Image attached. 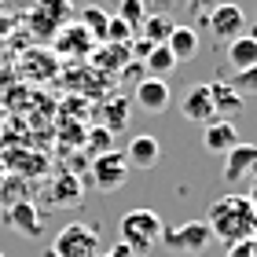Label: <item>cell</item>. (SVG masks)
<instances>
[{"label":"cell","instance_id":"17","mask_svg":"<svg viewBox=\"0 0 257 257\" xmlns=\"http://www.w3.org/2000/svg\"><path fill=\"white\" fill-rule=\"evenodd\" d=\"M224 59L231 70H246V66H257V41L250 37V33H242V37L228 41L224 48Z\"/></svg>","mask_w":257,"mask_h":257},{"label":"cell","instance_id":"27","mask_svg":"<svg viewBox=\"0 0 257 257\" xmlns=\"http://www.w3.org/2000/svg\"><path fill=\"white\" fill-rule=\"evenodd\" d=\"M110 140H114V133H110V128H92V133H88V144L96 147V155L110 151Z\"/></svg>","mask_w":257,"mask_h":257},{"label":"cell","instance_id":"16","mask_svg":"<svg viewBox=\"0 0 257 257\" xmlns=\"http://www.w3.org/2000/svg\"><path fill=\"white\" fill-rule=\"evenodd\" d=\"M166 48L173 52V59H177V66H180V63L195 59V52H198V33H195L191 26H173V33L166 37Z\"/></svg>","mask_w":257,"mask_h":257},{"label":"cell","instance_id":"5","mask_svg":"<svg viewBox=\"0 0 257 257\" xmlns=\"http://www.w3.org/2000/svg\"><path fill=\"white\" fill-rule=\"evenodd\" d=\"M206 26H209V33H213L217 41L228 44V41H235V37L246 33V11L239 4H231V0H224V4H217L206 15Z\"/></svg>","mask_w":257,"mask_h":257},{"label":"cell","instance_id":"29","mask_svg":"<svg viewBox=\"0 0 257 257\" xmlns=\"http://www.w3.org/2000/svg\"><path fill=\"white\" fill-rule=\"evenodd\" d=\"M188 4H191L195 11H202V15H209V11H213L217 4H224V0H188Z\"/></svg>","mask_w":257,"mask_h":257},{"label":"cell","instance_id":"18","mask_svg":"<svg viewBox=\"0 0 257 257\" xmlns=\"http://www.w3.org/2000/svg\"><path fill=\"white\" fill-rule=\"evenodd\" d=\"M81 195H85V191H81V180L70 177V173H63V177L48 188V202L52 206H77Z\"/></svg>","mask_w":257,"mask_h":257},{"label":"cell","instance_id":"22","mask_svg":"<svg viewBox=\"0 0 257 257\" xmlns=\"http://www.w3.org/2000/svg\"><path fill=\"white\" fill-rule=\"evenodd\" d=\"M103 128H110V133H121V128L128 125V99L121 96H110L107 103H103Z\"/></svg>","mask_w":257,"mask_h":257},{"label":"cell","instance_id":"7","mask_svg":"<svg viewBox=\"0 0 257 257\" xmlns=\"http://www.w3.org/2000/svg\"><path fill=\"white\" fill-rule=\"evenodd\" d=\"M70 11H74L70 0H37V8L30 15V26H33V33H41V41H48L66 26Z\"/></svg>","mask_w":257,"mask_h":257},{"label":"cell","instance_id":"21","mask_svg":"<svg viewBox=\"0 0 257 257\" xmlns=\"http://www.w3.org/2000/svg\"><path fill=\"white\" fill-rule=\"evenodd\" d=\"M173 33V22L162 15V11H147L144 26H140V37L151 41V44H166V37Z\"/></svg>","mask_w":257,"mask_h":257},{"label":"cell","instance_id":"23","mask_svg":"<svg viewBox=\"0 0 257 257\" xmlns=\"http://www.w3.org/2000/svg\"><path fill=\"white\" fill-rule=\"evenodd\" d=\"M92 55H96L103 66H114V70H125L128 63H133L128 59V44H96Z\"/></svg>","mask_w":257,"mask_h":257},{"label":"cell","instance_id":"31","mask_svg":"<svg viewBox=\"0 0 257 257\" xmlns=\"http://www.w3.org/2000/svg\"><path fill=\"white\" fill-rule=\"evenodd\" d=\"M151 48H155V44H151V41H144V37H136V48H133V52L140 55V59H144V55H147Z\"/></svg>","mask_w":257,"mask_h":257},{"label":"cell","instance_id":"20","mask_svg":"<svg viewBox=\"0 0 257 257\" xmlns=\"http://www.w3.org/2000/svg\"><path fill=\"white\" fill-rule=\"evenodd\" d=\"M107 22H110V11H107V8L88 4L85 11H81V26L88 30V37L96 41V44H103V41H107Z\"/></svg>","mask_w":257,"mask_h":257},{"label":"cell","instance_id":"1","mask_svg":"<svg viewBox=\"0 0 257 257\" xmlns=\"http://www.w3.org/2000/svg\"><path fill=\"white\" fill-rule=\"evenodd\" d=\"M206 224L209 231H213V239H220L224 246H231V242H250L257 235V213L250 206L246 195H220L213 206H209L206 213Z\"/></svg>","mask_w":257,"mask_h":257},{"label":"cell","instance_id":"14","mask_svg":"<svg viewBox=\"0 0 257 257\" xmlns=\"http://www.w3.org/2000/svg\"><path fill=\"white\" fill-rule=\"evenodd\" d=\"M209 99H213V114L224 118V121H235L239 114L246 110V99H242L228 81H213V85H209Z\"/></svg>","mask_w":257,"mask_h":257},{"label":"cell","instance_id":"32","mask_svg":"<svg viewBox=\"0 0 257 257\" xmlns=\"http://www.w3.org/2000/svg\"><path fill=\"white\" fill-rule=\"evenodd\" d=\"M246 198H250V206H253V213H257V180H253V188H250V195H246Z\"/></svg>","mask_w":257,"mask_h":257},{"label":"cell","instance_id":"19","mask_svg":"<svg viewBox=\"0 0 257 257\" xmlns=\"http://www.w3.org/2000/svg\"><path fill=\"white\" fill-rule=\"evenodd\" d=\"M144 70H151L147 77H162V81H166V74L177 70V59H173V52L166 48V44H155V48L144 55Z\"/></svg>","mask_w":257,"mask_h":257},{"label":"cell","instance_id":"6","mask_svg":"<svg viewBox=\"0 0 257 257\" xmlns=\"http://www.w3.org/2000/svg\"><path fill=\"white\" fill-rule=\"evenodd\" d=\"M92 180L99 184V191H121L128 180V162L121 151H103L92 158Z\"/></svg>","mask_w":257,"mask_h":257},{"label":"cell","instance_id":"4","mask_svg":"<svg viewBox=\"0 0 257 257\" xmlns=\"http://www.w3.org/2000/svg\"><path fill=\"white\" fill-rule=\"evenodd\" d=\"M162 242L177 253H206L213 246V231H209L206 220H188V224H177V228H166L162 231Z\"/></svg>","mask_w":257,"mask_h":257},{"label":"cell","instance_id":"33","mask_svg":"<svg viewBox=\"0 0 257 257\" xmlns=\"http://www.w3.org/2000/svg\"><path fill=\"white\" fill-rule=\"evenodd\" d=\"M44 257H59V253H55V250H44Z\"/></svg>","mask_w":257,"mask_h":257},{"label":"cell","instance_id":"2","mask_svg":"<svg viewBox=\"0 0 257 257\" xmlns=\"http://www.w3.org/2000/svg\"><path fill=\"white\" fill-rule=\"evenodd\" d=\"M118 228H121V246L133 250V257L155 253V246L162 242V231H166V224H162V217L155 209H128Z\"/></svg>","mask_w":257,"mask_h":257},{"label":"cell","instance_id":"34","mask_svg":"<svg viewBox=\"0 0 257 257\" xmlns=\"http://www.w3.org/2000/svg\"><path fill=\"white\" fill-rule=\"evenodd\" d=\"M0 257H4V250H0Z\"/></svg>","mask_w":257,"mask_h":257},{"label":"cell","instance_id":"28","mask_svg":"<svg viewBox=\"0 0 257 257\" xmlns=\"http://www.w3.org/2000/svg\"><path fill=\"white\" fill-rule=\"evenodd\" d=\"M224 257H253V250H250V242H231Z\"/></svg>","mask_w":257,"mask_h":257},{"label":"cell","instance_id":"12","mask_svg":"<svg viewBox=\"0 0 257 257\" xmlns=\"http://www.w3.org/2000/svg\"><path fill=\"white\" fill-rule=\"evenodd\" d=\"M180 114L188 121H195V125H209V121H213L217 114H213V99H209V85H195V88L184 92Z\"/></svg>","mask_w":257,"mask_h":257},{"label":"cell","instance_id":"13","mask_svg":"<svg viewBox=\"0 0 257 257\" xmlns=\"http://www.w3.org/2000/svg\"><path fill=\"white\" fill-rule=\"evenodd\" d=\"M125 162H128V169H155L158 162H162V144H158L155 136L140 133V136H133V140H128Z\"/></svg>","mask_w":257,"mask_h":257},{"label":"cell","instance_id":"10","mask_svg":"<svg viewBox=\"0 0 257 257\" xmlns=\"http://www.w3.org/2000/svg\"><path fill=\"white\" fill-rule=\"evenodd\" d=\"M235 144H239V128H235V121L213 118L209 125H202V147L209 151V155H220V158H224Z\"/></svg>","mask_w":257,"mask_h":257},{"label":"cell","instance_id":"3","mask_svg":"<svg viewBox=\"0 0 257 257\" xmlns=\"http://www.w3.org/2000/svg\"><path fill=\"white\" fill-rule=\"evenodd\" d=\"M48 250H55L59 257H99V231L92 224L70 220V224L59 228V235Z\"/></svg>","mask_w":257,"mask_h":257},{"label":"cell","instance_id":"24","mask_svg":"<svg viewBox=\"0 0 257 257\" xmlns=\"http://www.w3.org/2000/svg\"><path fill=\"white\" fill-rule=\"evenodd\" d=\"M118 19L133 33H140V26H144V19H147V4H144V0H121V4H118Z\"/></svg>","mask_w":257,"mask_h":257},{"label":"cell","instance_id":"9","mask_svg":"<svg viewBox=\"0 0 257 257\" xmlns=\"http://www.w3.org/2000/svg\"><path fill=\"white\" fill-rule=\"evenodd\" d=\"M55 52L59 55H70V59H85V55L96 52V41L88 37V30L74 22V26H63L55 33Z\"/></svg>","mask_w":257,"mask_h":257},{"label":"cell","instance_id":"25","mask_svg":"<svg viewBox=\"0 0 257 257\" xmlns=\"http://www.w3.org/2000/svg\"><path fill=\"white\" fill-rule=\"evenodd\" d=\"M228 85L235 88V92H239L242 99H246V96H257V66H246V70H235V77H231Z\"/></svg>","mask_w":257,"mask_h":257},{"label":"cell","instance_id":"11","mask_svg":"<svg viewBox=\"0 0 257 257\" xmlns=\"http://www.w3.org/2000/svg\"><path fill=\"white\" fill-rule=\"evenodd\" d=\"M257 169V144H239L224 155V180L228 184H239V180H246V173Z\"/></svg>","mask_w":257,"mask_h":257},{"label":"cell","instance_id":"8","mask_svg":"<svg viewBox=\"0 0 257 257\" xmlns=\"http://www.w3.org/2000/svg\"><path fill=\"white\" fill-rule=\"evenodd\" d=\"M133 99H136V107L144 110V114H166L173 92H169V85H166L162 77H140Z\"/></svg>","mask_w":257,"mask_h":257},{"label":"cell","instance_id":"26","mask_svg":"<svg viewBox=\"0 0 257 257\" xmlns=\"http://www.w3.org/2000/svg\"><path fill=\"white\" fill-rule=\"evenodd\" d=\"M133 37H136V33L128 30L118 15H110V22H107V41H103V44H128Z\"/></svg>","mask_w":257,"mask_h":257},{"label":"cell","instance_id":"15","mask_svg":"<svg viewBox=\"0 0 257 257\" xmlns=\"http://www.w3.org/2000/svg\"><path fill=\"white\" fill-rule=\"evenodd\" d=\"M8 228L19 231V235H26V239H37L41 228H44V220H41L37 209H33V202H15L8 209Z\"/></svg>","mask_w":257,"mask_h":257},{"label":"cell","instance_id":"30","mask_svg":"<svg viewBox=\"0 0 257 257\" xmlns=\"http://www.w3.org/2000/svg\"><path fill=\"white\" fill-rule=\"evenodd\" d=\"M99 257H133V250H128V246H121V242H118V246H107V250H103Z\"/></svg>","mask_w":257,"mask_h":257}]
</instances>
